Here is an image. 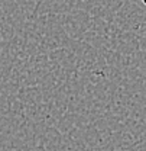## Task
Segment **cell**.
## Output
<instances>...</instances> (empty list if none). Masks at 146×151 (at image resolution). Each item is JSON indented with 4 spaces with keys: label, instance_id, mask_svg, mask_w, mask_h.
<instances>
[{
    "label": "cell",
    "instance_id": "6da1fadb",
    "mask_svg": "<svg viewBox=\"0 0 146 151\" xmlns=\"http://www.w3.org/2000/svg\"><path fill=\"white\" fill-rule=\"evenodd\" d=\"M142 1H143V4H145V6H146V0H142Z\"/></svg>",
    "mask_w": 146,
    "mask_h": 151
}]
</instances>
